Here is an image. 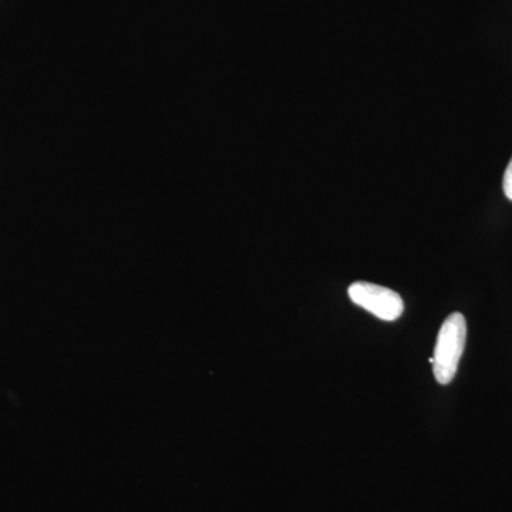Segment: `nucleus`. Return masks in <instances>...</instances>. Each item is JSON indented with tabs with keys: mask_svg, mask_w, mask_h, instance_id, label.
<instances>
[{
	"mask_svg": "<svg viewBox=\"0 0 512 512\" xmlns=\"http://www.w3.org/2000/svg\"><path fill=\"white\" fill-rule=\"evenodd\" d=\"M503 188L508 200L512 201V158L510 164H508L507 170H505Z\"/></svg>",
	"mask_w": 512,
	"mask_h": 512,
	"instance_id": "3",
	"label": "nucleus"
},
{
	"mask_svg": "<svg viewBox=\"0 0 512 512\" xmlns=\"http://www.w3.org/2000/svg\"><path fill=\"white\" fill-rule=\"evenodd\" d=\"M467 323L461 313H453L444 320L433 356V372L437 382L446 386L453 382L461 356L466 348Z\"/></svg>",
	"mask_w": 512,
	"mask_h": 512,
	"instance_id": "1",
	"label": "nucleus"
},
{
	"mask_svg": "<svg viewBox=\"0 0 512 512\" xmlns=\"http://www.w3.org/2000/svg\"><path fill=\"white\" fill-rule=\"evenodd\" d=\"M348 293L350 301L380 320L393 322L403 315L402 296L392 289L369 282H355L349 286Z\"/></svg>",
	"mask_w": 512,
	"mask_h": 512,
	"instance_id": "2",
	"label": "nucleus"
}]
</instances>
